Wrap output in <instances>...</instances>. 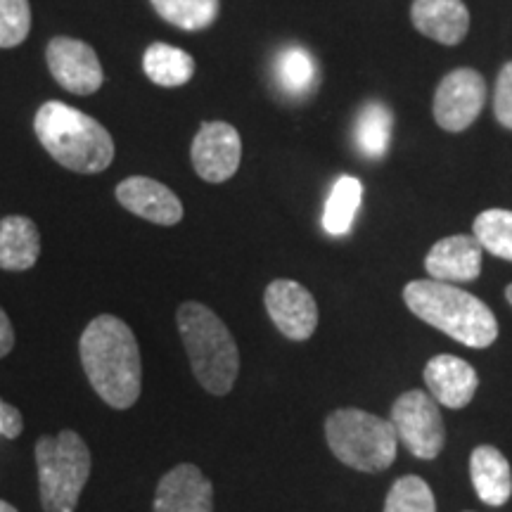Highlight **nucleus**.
Masks as SVG:
<instances>
[{
	"instance_id": "4468645a",
	"label": "nucleus",
	"mask_w": 512,
	"mask_h": 512,
	"mask_svg": "<svg viewBox=\"0 0 512 512\" xmlns=\"http://www.w3.org/2000/svg\"><path fill=\"white\" fill-rule=\"evenodd\" d=\"M482 252L475 235H451L430 249L425 271L439 283H470L482 273Z\"/></svg>"
},
{
	"instance_id": "6e6552de",
	"label": "nucleus",
	"mask_w": 512,
	"mask_h": 512,
	"mask_svg": "<svg viewBox=\"0 0 512 512\" xmlns=\"http://www.w3.org/2000/svg\"><path fill=\"white\" fill-rule=\"evenodd\" d=\"M486 102V81L475 69L446 74L434 93V119L448 133H460L475 124Z\"/></svg>"
},
{
	"instance_id": "f3484780",
	"label": "nucleus",
	"mask_w": 512,
	"mask_h": 512,
	"mask_svg": "<svg viewBox=\"0 0 512 512\" xmlns=\"http://www.w3.org/2000/svg\"><path fill=\"white\" fill-rule=\"evenodd\" d=\"M470 477L479 501L501 508L512 496V470L496 446H477L470 456Z\"/></svg>"
},
{
	"instance_id": "1a4fd4ad",
	"label": "nucleus",
	"mask_w": 512,
	"mask_h": 512,
	"mask_svg": "<svg viewBox=\"0 0 512 512\" xmlns=\"http://www.w3.org/2000/svg\"><path fill=\"white\" fill-rule=\"evenodd\" d=\"M46 60L50 74L64 91L74 95L98 93L105 81L98 53L79 38L57 36L48 43Z\"/></svg>"
},
{
	"instance_id": "aec40b11",
	"label": "nucleus",
	"mask_w": 512,
	"mask_h": 512,
	"mask_svg": "<svg viewBox=\"0 0 512 512\" xmlns=\"http://www.w3.org/2000/svg\"><path fill=\"white\" fill-rule=\"evenodd\" d=\"M394 131V117L382 102H366L356 117V145L363 157L380 159L387 155Z\"/></svg>"
},
{
	"instance_id": "4be33fe9",
	"label": "nucleus",
	"mask_w": 512,
	"mask_h": 512,
	"mask_svg": "<svg viewBox=\"0 0 512 512\" xmlns=\"http://www.w3.org/2000/svg\"><path fill=\"white\" fill-rule=\"evenodd\" d=\"M164 22L183 31H204L216 22L221 0H150Z\"/></svg>"
},
{
	"instance_id": "9b49d317",
	"label": "nucleus",
	"mask_w": 512,
	"mask_h": 512,
	"mask_svg": "<svg viewBox=\"0 0 512 512\" xmlns=\"http://www.w3.org/2000/svg\"><path fill=\"white\" fill-rule=\"evenodd\" d=\"M264 304L273 325L292 342H306L318 328V304L304 285L294 280H273L266 287Z\"/></svg>"
},
{
	"instance_id": "7ed1b4c3",
	"label": "nucleus",
	"mask_w": 512,
	"mask_h": 512,
	"mask_svg": "<svg viewBox=\"0 0 512 512\" xmlns=\"http://www.w3.org/2000/svg\"><path fill=\"white\" fill-rule=\"evenodd\" d=\"M403 302L427 325L472 349H486L496 342L498 320L494 311L475 294L453 283L413 280L403 290Z\"/></svg>"
},
{
	"instance_id": "7c9ffc66",
	"label": "nucleus",
	"mask_w": 512,
	"mask_h": 512,
	"mask_svg": "<svg viewBox=\"0 0 512 512\" xmlns=\"http://www.w3.org/2000/svg\"><path fill=\"white\" fill-rule=\"evenodd\" d=\"M505 299L512 304V285H508V290H505Z\"/></svg>"
},
{
	"instance_id": "0eeeda50",
	"label": "nucleus",
	"mask_w": 512,
	"mask_h": 512,
	"mask_svg": "<svg viewBox=\"0 0 512 512\" xmlns=\"http://www.w3.org/2000/svg\"><path fill=\"white\" fill-rule=\"evenodd\" d=\"M389 420H392L396 437L413 456L432 460L444 451L446 427L439 403L432 399V394L420 392V389L401 394L394 401Z\"/></svg>"
},
{
	"instance_id": "a211bd4d",
	"label": "nucleus",
	"mask_w": 512,
	"mask_h": 512,
	"mask_svg": "<svg viewBox=\"0 0 512 512\" xmlns=\"http://www.w3.org/2000/svg\"><path fill=\"white\" fill-rule=\"evenodd\" d=\"M41 256V235L27 216H5L0 221V268L29 271Z\"/></svg>"
},
{
	"instance_id": "393cba45",
	"label": "nucleus",
	"mask_w": 512,
	"mask_h": 512,
	"mask_svg": "<svg viewBox=\"0 0 512 512\" xmlns=\"http://www.w3.org/2000/svg\"><path fill=\"white\" fill-rule=\"evenodd\" d=\"M384 512H437L430 484L415 475L396 479L384 501Z\"/></svg>"
},
{
	"instance_id": "a878e982",
	"label": "nucleus",
	"mask_w": 512,
	"mask_h": 512,
	"mask_svg": "<svg viewBox=\"0 0 512 512\" xmlns=\"http://www.w3.org/2000/svg\"><path fill=\"white\" fill-rule=\"evenodd\" d=\"M31 31L29 0H0V48H17Z\"/></svg>"
},
{
	"instance_id": "20e7f679",
	"label": "nucleus",
	"mask_w": 512,
	"mask_h": 512,
	"mask_svg": "<svg viewBox=\"0 0 512 512\" xmlns=\"http://www.w3.org/2000/svg\"><path fill=\"white\" fill-rule=\"evenodd\" d=\"M176 320L197 382L209 394L226 396L240 373V351L226 323L200 302L181 304Z\"/></svg>"
},
{
	"instance_id": "f03ea898",
	"label": "nucleus",
	"mask_w": 512,
	"mask_h": 512,
	"mask_svg": "<svg viewBox=\"0 0 512 512\" xmlns=\"http://www.w3.org/2000/svg\"><path fill=\"white\" fill-rule=\"evenodd\" d=\"M34 131L48 155L74 174H102L114 162L112 133L91 114L60 100L41 105Z\"/></svg>"
},
{
	"instance_id": "c756f323",
	"label": "nucleus",
	"mask_w": 512,
	"mask_h": 512,
	"mask_svg": "<svg viewBox=\"0 0 512 512\" xmlns=\"http://www.w3.org/2000/svg\"><path fill=\"white\" fill-rule=\"evenodd\" d=\"M0 512H19L15 505H10L8 501H0Z\"/></svg>"
},
{
	"instance_id": "f257e3e1",
	"label": "nucleus",
	"mask_w": 512,
	"mask_h": 512,
	"mask_svg": "<svg viewBox=\"0 0 512 512\" xmlns=\"http://www.w3.org/2000/svg\"><path fill=\"white\" fill-rule=\"evenodd\" d=\"M81 366L91 387L107 406L126 411L143 389V363L133 330L117 316H98L83 330Z\"/></svg>"
},
{
	"instance_id": "5701e85b",
	"label": "nucleus",
	"mask_w": 512,
	"mask_h": 512,
	"mask_svg": "<svg viewBox=\"0 0 512 512\" xmlns=\"http://www.w3.org/2000/svg\"><path fill=\"white\" fill-rule=\"evenodd\" d=\"M275 79L287 95H306L318 81V67L309 50L292 46L285 48L275 60Z\"/></svg>"
},
{
	"instance_id": "cd10ccee",
	"label": "nucleus",
	"mask_w": 512,
	"mask_h": 512,
	"mask_svg": "<svg viewBox=\"0 0 512 512\" xmlns=\"http://www.w3.org/2000/svg\"><path fill=\"white\" fill-rule=\"evenodd\" d=\"M24 430V420L22 413L17 411L15 406L5 403L0 399V437L5 439H17Z\"/></svg>"
},
{
	"instance_id": "b1692460",
	"label": "nucleus",
	"mask_w": 512,
	"mask_h": 512,
	"mask_svg": "<svg viewBox=\"0 0 512 512\" xmlns=\"http://www.w3.org/2000/svg\"><path fill=\"white\" fill-rule=\"evenodd\" d=\"M475 238L498 259L512 261V211L486 209L475 219Z\"/></svg>"
},
{
	"instance_id": "dca6fc26",
	"label": "nucleus",
	"mask_w": 512,
	"mask_h": 512,
	"mask_svg": "<svg viewBox=\"0 0 512 512\" xmlns=\"http://www.w3.org/2000/svg\"><path fill=\"white\" fill-rule=\"evenodd\" d=\"M413 27L441 46H458L470 29V12L463 0H415Z\"/></svg>"
},
{
	"instance_id": "39448f33",
	"label": "nucleus",
	"mask_w": 512,
	"mask_h": 512,
	"mask_svg": "<svg viewBox=\"0 0 512 512\" xmlns=\"http://www.w3.org/2000/svg\"><path fill=\"white\" fill-rule=\"evenodd\" d=\"M34 456L43 510L74 512L93 467L86 441L74 430H64L57 437L38 439Z\"/></svg>"
},
{
	"instance_id": "9d476101",
	"label": "nucleus",
	"mask_w": 512,
	"mask_h": 512,
	"mask_svg": "<svg viewBox=\"0 0 512 512\" xmlns=\"http://www.w3.org/2000/svg\"><path fill=\"white\" fill-rule=\"evenodd\" d=\"M192 166L207 183H223L235 176L242 159V140L226 121H207L192 140Z\"/></svg>"
},
{
	"instance_id": "f8f14e48",
	"label": "nucleus",
	"mask_w": 512,
	"mask_h": 512,
	"mask_svg": "<svg viewBox=\"0 0 512 512\" xmlns=\"http://www.w3.org/2000/svg\"><path fill=\"white\" fill-rule=\"evenodd\" d=\"M117 200L124 209L157 226H176L183 219V204L164 183L147 176H131L117 185Z\"/></svg>"
},
{
	"instance_id": "2eb2a0df",
	"label": "nucleus",
	"mask_w": 512,
	"mask_h": 512,
	"mask_svg": "<svg viewBox=\"0 0 512 512\" xmlns=\"http://www.w3.org/2000/svg\"><path fill=\"white\" fill-rule=\"evenodd\" d=\"M425 384L439 406L456 411V408H465L467 403L475 399L479 377L477 370L463 358L441 354L427 361Z\"/></svg>"
},
{
	"instance_id": "412c9836",
	"label": "nucleus",
	"mask_w": 512,
	"mask_h": 512,
	"mask_svg": "<svg viewBox=\"0 0 512 512\" xmlns=\"http://www.w3.org/2000/svg\"><path fill=\"white\" fill-rule=\"evenodd\" d=\"M363 202V183L354 176L337 178L323 211V228L330 235H347Z\"/></svg>"
},
{
	"instance_id": "6ab92c4d",
	"label": "nucleus",
	"mask_w": 512,
	"mask_h": 512,
	"mask_svg": "<svg viewBox=\"0 0 512 512\" xmlns=\"http://www.w3.org/2000/svg\"><path fill=\"white\" fill-rule=\"evenodd\" d=\"M143 69L147 79L162 88L185 86L195 74V60L185 50L169 43H152L143 55Z\"/></svg>"
},
{
	"instance_id": "bb28decb",
	"label": "nucleus",
	"mask_w": 512,
	"mask_h": 512,
	"mask_svg": "<svg viewBox=\"0 0 512 512\" xmlns=\"http://www.w3.org/2000/svg\"><path fill=\"white\" fill-rule=\"evenodd\" d=\"M494 112L498 124L512 131V62L505 64L498 74L496 95H494Z\"/></svg>"
},
{
	"instance_id": "ddd939ff",
	"label": "nucleus",
	"mask_w": 512,
	"mask_h": 512,
	"mask_svg": "<svg viewBox=\"0 0 512 512\" xmlns=\"http://www.w3.org/2000/svg\"><path fill=\"white\" fill-rule=\"evenodd\" d=\"M155 512H214V486L197 465H178L159 479Z\"/></svg>"
},
{
	"instance_id": "c85d7f7f",
	"label": "nucleus",
	"mask_w": 512,
	"mask_h": 512,
	"mask_svg": "<svg viewBox=\"0 0 512 512\" xmlns=\"http://www.w3.org/2000/svg\"><path fill=\"white\" fill-rule=\"evenodd\" d=\"M12 347H15V330H12L8 313H5L3 306H0V358L8 356Z\"/></svg>"
},
{
	"instance_id": "423d86ee",
	"label": "nucleus",
	"mask_w": 512,
	"mask_h": 512,
	"mask_svg": "<svg viewBox=\"0 0 512 512\" xmlns=\"http://www.w3.org/2000/svg\"><path fill=\"white\" fill-rule=\"evenodd\" d=\"M325 439L339 463L358 472H382L394 463L399 437L392 420L361 408H339L325 420Z\"/></svg>"
}]
</instances>
